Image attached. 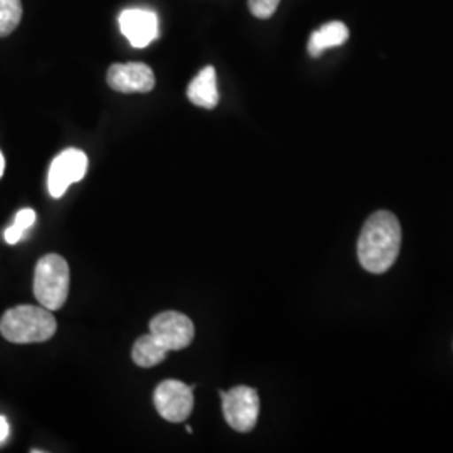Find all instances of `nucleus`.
Wrapping results in <instances>:
<instances>
[{"label":"nucleus","instance_id":"nucleus-1","mask_svg":"<svg viewBox=\"0 0 453 453\" xmlns=\"http://www.w3.org/2000/svg\"><path fill=\"white\" fill-rule=\"evenodd\" d=\"M402 226L395 213L374 211L365 222L357 239L359 264L372 274L389 271L400 254Z\"/></svg>","mask_w":453,"mask_h":453},{"label":"nucleus","instance_id":"nucleus-5","mask_svg":"<svg viewBox=\"0 0 453 453\" xmlns=\"http://www.w3.org/2000/svg\"><path fill=\"white\" fill-rule=\"evenodd\" d=\"M157 411L170 423H181L192 415L194 387L179 380H166L153 393Z\"/></svg>","mask_w":453,"mask_h":453},{"label":"nucleus","instance_id":"nucleus-12","mask_svg":"<svg viewBox=\"0 0 453 453\" xmlns=\"http://www.w3.org/2000/svg\"><path fill=\"white\" fill-rule=\"evenodd\" d=\"M168 353L170 351L163 346L162 342L150 333V334H145L136 340L133 346V351H131V357H133L134 365H138L142 368H153L165 361Z\"/></svg>","mask_w":453,"mask_h":453},{"label":"nucleus","instance_id":"nucleus-10","mask_svg":"<svg viewBox=\"0 0 453 453\" xmlns=\"http://www.w3.org/2000/svg\"><path fill=\"white\" fill-rule=\"evenodd\" d=\"M187 96L195 106H200L205 110H213L219 104L220 95L217 88V73L213 65L203 67L198 73V76H195L192 82L188 84Z\"/></svg>","mask_w":453,"mask_h":453},{"label":"nucleus","instance_id":"nucleus-13","mask_svg":"<svg viewBox=\"0 0 453 453\" xmlns=\"http://www.w3.org/2000/svg\"><path fill=\"white\" fill-rule=\"evenodd\" d=\"M22 20L20 0H0V37L14 33Z\"/></svg>","mask_w":453,"mask_h":453},{"label":"nucleus","instance_id":"nucleus-6","mask_svg":"<svg viewBox=\"0 0 453 453\" xmlns=\"http://www.w3.org/2000/svg\"><path fill=\"white\" fill-rule=\"evenodd\" d=\"M88 172V157L81 150L67 148L50 163L48 175L49 194L61 198L73 183L84 179Z\"/></svg>","mask_w":453,"mask_h":453},{"label":"nucleus","instance_id":"nucleus-8","mask_svg":"<svg viewBox=\"0 0 453 453\" xmlns=\"http://www.w3.org/2000/svg\"><path fill=\"white\" fill-rule=\"evenodd\" d=\"M106 81L116 93L131 95V93H150L157 80L150 65L143 63H116L110 65Z\"/></svg>","mask_w":453,"mask_h":453},{"label":"nucleus","instance_id":"nucleus-7","mask_svg":"<svg viewBox=\"0 0 453 453\" xmlns=\"http://www.w3.org/2000/svg\"><path fill=\"white\" fill-rule=\"evenodd\" d=\"M150 333L168 351H180L194 341L195 326L188 316L177 311H165L150 321Z\"/></svg>","mask_w":453,"mask_h":453},{"label":"nucleus","instance_id":"nucleus-2","mask_svg":"<svg viewBox=\"0 0 453 453\" xmlns=\"http://www.w3.org/2000/svg\"><path fill=\"white\" fill-rule=\"evenodd\" d=\"M56 318L42 306H17L5 311L0 319L2 336L16 344L44 342L56 334Z\"/></svg>","mask_w":453,"mask_h":453},{"label":"nucleus","instance_id":"nucleus-15","mask_svg":"<svg viewBox=\"0 0 453 453\" xmlns=\"http://www.w3.org/2000/svg\"><path fill=\"white\" fill-rule=\"evenodd\" d=\"M280 0H249V11L257 19H271L274 16Z\"/></svg>","mask_w":453,"mask_h":453},{"label":"nucleus","instance_id":"nucleus-9","mask_svg":"<svg viewBox=\"0 0 453 453\" xmlns=\"http://www.w3.org/2000/svg\"><path fill=\"white\" fill-rule=\"evenodd\" d=\"M119 27L133 48H146L158 37V17L145 9H128L119 16Z\"/></svg>","mask_w":453,"mask_h":453},{"label":"nucleus","instance_id":"nucleus-3","mask_svg":"<svg viewBox=\"0 0 453 453\" xmlns=\"http://www.w3.org/2000/svg\"><path fill=\"white\" fill-rule=\"evenodd\" d=\"M34 294L42 308H63L69 294V265L65 257L49 254L39 259L34 275Z\"/></svg>","mask_w":453,"mask_h":453},{"label":"nucleus","instance_id":"nucleus-17","mask_svg":"<svg viewBox=\"0 0 453 453\" xmlns=\"http://www.w3.org/2000/svg\"><path fill=\"white\" fill-rule=\"evenodd\" d=\"M4 168H5V158H4V155L0 151V177L4 175Z\"/></svg>","mask_w":453,"mask_h":453},{"label":"nucleus","instance_id":"nucleus-14","mask_svg":"<svg viewBox=\"0 0 453 453\" xmlns=\"http://www.w3.org/2000/svg\"><path fill=\"white\" fill-rule=\"evenodd\" d=\"M34 224H35V211L33 209H24V211H19L12 226H9L4 234L5 242L11 243V245L19 242Z\"/></svg>","mask_w":453,"mask_h":453},{"label":"nucleus","instance_id":"nucleus-11","mask_svg":"<svg viewBox=\"0 0 453 453\" xmlns=\"http://www.w3.org/2000/svg\"><path fill=\"white\" fill-rule=\"evenodd\" d=\"M349 37V31L342 22H329L321 29L311 34L308 50L312 58H319L326 49L338 48L342 46Z\"/></svg>","mask_w":453,"mask_h":453},{"label":"nucleus","instance_id":"nucleus-4","mask_svg":"<svg viewBox=\"0 0 453 453\" xmlns=\"http://www.w3.org/2000/svg\"><path fill=\"white\" fill-rule=\"evenodd\" d=\"M222 410L226 423L241 432H250L259 418L260 400L257 391L249 387H235L230 391H220Z\"/></svg>","mask_w":453,"mask_h":453},{"label":"nucleus","instance_id":"nucleus-16","mask_svg":"<svg viewBox=\"0 0 453 453\" xmlns=\"http://www.w3.org/2000/svg\"><path fill=\"white\" fill-rule=\"evenodd\" d=\"M7 437H9V423L4 417H0V443L5 441Z\"/></svg>","mask_w":453,"mask_h":453}]
</instances>
